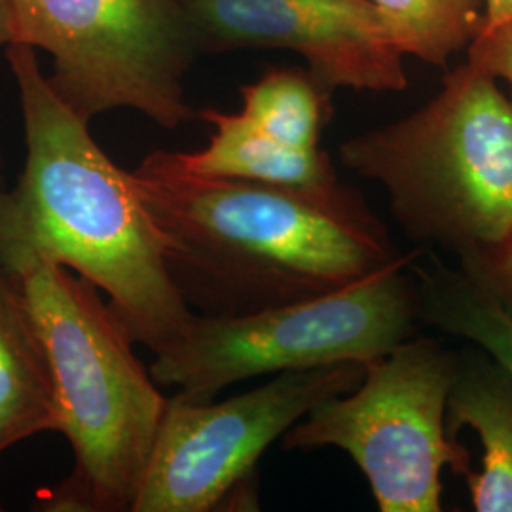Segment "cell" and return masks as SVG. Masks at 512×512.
<instances>
[{
    "label": "cell",
    "mask_w": 512,
    "mask_h": 512,
    "mask_svg": "<svg viewBox=\"0 0 512 512\" xmlns=\"http://www.w3.org/2000/svg\"><path fill=\"white\" fill-rule=\"evenodd\" d=\"M200 52L289 50L327 88L403 92L404 55L370 0H179Z\"/></svg>",
    "instance_id": "cell-9"
},
{
    "label": "cell",
    "mask_w": 512,
    "mask_h": 512,
    "mask_svg": "<svg viewBox=\"0 0 512 512\" xmlns=\"http://www.w3.org/2000/svg\"><path fill=\"white\" fill-rule=\"evenodd\" d=\"M391 23L404 55L444 65L475 38L484 0H370Z\"/></svg>",
    "instance_id": "cell-15"
},
{
    "label": "cell",
    "mask_w": 512,
    "mask_h": 512,
    "mask_svg": "<svg viewBox=\"0 0 512 512\" xmlns=\"http://www.w3.org/2000/svg\"><path fill=\"white\" fill-rule=\"evenodd\" d=\"M420 275V319L482 349L512 378V313L465 270L433 264Z\"/></svg>",
    "instance_id": "cell-13"
},
{
    "label": "cell",
    "mask_w": 512,
    "mask_h": 512,
    "mask_svg": "<svg viewBox=\"0 0 512 512\" xmlns=\"http://www.w3.org/2000/svg\"><path fill=\"white\" fill-rule=\"evenodd\" d=\"M446 427L473 429L484 448L480 471L465 473L475 511L512 512V378L488 355L459 357Z\"/></svg>",
    "instance_id": "cell-11"
},
{
    "label": "cell",
    "mask_w": 512,
    "mask_h": 512,
    "mask_svg": "<svg viewBox=\"0 0 512 512\" xmlns=\"http://www.w3.org/2000/svg\"><path fill=\"white\" fill-rule=\"evenodd\" d=\"M184 304L230 317L332 293L401 255L363 198L186 169L156 150L131 171Z\"/></svg>",
    "instance_id": "cell-1"
},
{
    "label": "cell",
    "mask_w": 512,
    "mask_h": 512,
    "mask_svg": "<svg viewBox=\"0 0 512 512\" xmlns=\"http://www.w3.org/2000/svg\"><path fill=\"white\" fill-rule=\"evenodd\" d=\"M459 268L486 285L512 313V234L494 253L463 262Z\"/></svg>",
    "instance_id": "cell-17"
},
{
    "label": "cell",
    "mask_w": 512,
    "mask_h": 512,
    "mask_svg": "<svg viewBox=\"0 0 512 512\" xmlns=\"http://www.w3.org/2000/svg\"><path fill=\"white\" fill-rule=\"evenodd\" d=\"M12 44L54 61L55 93L88 124L133 109L177 129L198 112L184 99L198 44L179 0H10Z\"/></svg>",
    "instance_id": "cell-7"
},
{
    "label": "cell",
    "mask_w": 512,
    "mask_h": 512,
    "mask_svg": "<svg viewBox=\"0 0 512 512\" xmlns=\"http://www.w3.org/2000/svg\"><path fill=\"white\" fill-rule=\"evenodd\" d=\"M12 40V6L10 0H0V46L6 48L12 44Z\"/></svg>",
    "instance_id": "cell-19"
},
{
    "label": "cell",
    "mask_w": 512,
    "mask_h": 512,
    "mask_svg": "<svg viewBox=\"0 0 512 512\" xmlns=\"http://www.w3.org/2000/svg\"><path fill=\"white\" fill-rule=\"evenodd\" d=\"M340 160L384 188L410 238L459 264L512 234V97L469 61L421 109L346 141Z\"/></svg>",
    "instance_id": "cell-4"
},
{
    "label": "cell",
    "mask_w": 512,
    "mask_h": 512,
    "mask_svg": "<svg viewBox=\"0 0 512 512\" xmlns=\"http://www.w3.org/2000/svg\"><path fill=\"white\" fill-rule=\"evenodd\" d=\"M469 63L512 86V18L480 25L469 46Z\"/></svg>",
    "instance_id": "cell-16"
},
{
    "label": "cell",
    "mask_w": 512,
    "mask_h": 512,
    "mask_svg": "<svg viewBox=\"0 0 512 512\" xmlns=\"http://www.w3.org/2000/svg\"><path fill=\"white\" fill-rule=\"evenodd\" d=\"M18 281L52 370L71 475L40 494L44 511L131 512L167 399L107 298L71 270L27 256L4 264Z\"/></svg>",
    "instance_id": "cell-3"
},
{
    "label": "cell",
    "mask_w": 512,
    "mask_h": 512,
    "mask_svg": "<svg viewBox=\"0 0 512 512\" xmlns=\"http://www.w3.org/2000/svg\"><path fill=\"white\" fill-rule=\"evenodd\" d=\"M18 84L27 158L0 192V262L35 256L107 296L135 344L154 355L175 344L194 311L165 268L154 222L131 171L114 164L42 73L37 50L6 46Z\"/></svg>",
    "instance_id": "cell-2"
},
{
    "label": "cell",
    "mask_w": 512,
    "mask_h": 512,
    "mask_svg": "<svg viewBox=\"0 0 512 512\" xmlns=\"http://www.w3.org/2000/svg\"><path fill=\"white\" fill-rule=\"evenodd\" d=\"M0 509H2V505H0Z\"/></svg>",
    "instance_id": "cell-20"
},
{
    "label": "cell",
    "mask_w": 512,
    "mask_h": 512,
    "mask_svg": "<svg viewBox=\"0 0 512 512\" xmlns=\"http://www.w3.org/2000/svg\"><path fill=\"white\" fill-rule=\"evenodd\" d=\"M59 431L52 370L14 274L0 262V456Z\"/></svg>",
    "instance_id": "cell-10"
},
{
    "label": "cell",
    "mask_w": 512,
    "mask_h": 512,
    "mask_svg": "<svg viewBox=\"0 0 512 512\" xmlns=\"http://www.w3.org/2000/svg\"><path fill=\"white\" fill-rule=\"evenodd\" d=\"M346 361L275 374L228 401L167 399L147 473L131 512H207L236 501L262 454L317 404L361 384Z\"/></svg>",
    "instance_id": "cell-8"
},
{
    "label": "cell",
    "mask_w": 512,
    "mask_h": 512,
    "mask_svg": "<svg viewBox=\"0 0 512 512\" xmlns=\"http://www.w3.org/2000/svg\"><path fill=\"white\" fill-rule=\"evenodd\" d=\"M399 258L342 289L245 315L194 313L181 338L154 355L156 384L190 401L264 374L370 363L412 338L420 319L418 287Z\"/></svg>",
    "instance_id": "cell-5"
},
{
    "label": "cell",
    "mask_w": 512,
    "mask_h": 512,
    "mask_svg": "<svg viewBox=\"0 0 512 512\" xmlns=\"http://www.w3.org/2000/svg\"><path fill=\"white\" fill-rule=\"evenodd\" d=\"M459 357L408 338L365 365L361 384L317 404L283 435L287 450L340 448L366 476L382 512H439L444 467L469 471L446 427Z\"/></svg>",
    "instance_id": "cell-6"
},
{
    "label": "cell",
    "mask_w": 512,
    "mask_h": 512,
    "mask_svg": "<svg viewBox=\"0 0 512 512\" xmlns=\"http://www.w3.org/2000/svg\"><path fill=\"white\" fill-rule=\"evenodd\" d=\"M198 118L213 126L209 145L198 152H175L179 162L194 173L294 188L338 183L329 154L319 148L285 147L241 112L203 109Z\"/></svg>",
    "instance_id": "cell-12"
},
{
    "label": "cell",
    "mask_w": 512,
    "mask_h": 512,
    "mask_svg": "<svg viewBox=\"0 0 512 512\" xmlns=\"http://www.w3.org/2000/svg\"><path fill=\"white\" fill-rule=\"evenodd\" d=\"M0 192H2V190H0Z\"/></svg>",
    "instance_id": "cell-21"
},
{
    "label": "cell",
    "mask_w": 512,
    "mask_h": 512,
    "mask_svg": "<svg viewBox=\"0 0 512 512\" xmlns=\"http://www.w3.org/2000/svg\"><path fill=\"white\" fill-rule=\"evenodd\" d=\"M330 92L308 69H272L241 88V114L285 147L317 150L332 116Z\"/></svg>",
    "instance_id": "cell-14"
},
{
    "label": "cell",
    "mask_w": 512,
    "mask_h": 512,
    "mask_svg": "<svg viewBox=\"0 0 512 512\" xmlns=\"http://www.w3.org/2000/svg\"><path fill=\"white\" fill-rule=\"evenodd\" d=\"M512 18V0H484L482 25H494Z\"/></svg>",
    "instance_id": "cell-18"
}]
</instances>
